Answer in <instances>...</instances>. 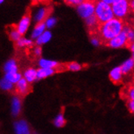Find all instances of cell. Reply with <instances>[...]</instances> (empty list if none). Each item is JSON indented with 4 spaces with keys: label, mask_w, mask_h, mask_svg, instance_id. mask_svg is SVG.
Segmentation results:
<instances>
[{
    "label": "cell",
    "mask_w": 134,
    "mask_h": 134,
    "mask_svg": "<svg viewBox=\"0 0 134 134\" xmlns=\"http://www.w3.org/2000/svg\"><path fill=\"white\" fill-rule=\"evenodd\" d=\"M124 23L121 19L115 17L106 23L101 24L97 34L101 38L102 44H106L108 41L111 40L121 34L124 29Z\"/></svg>",
    "instance_id": "cell-1"
},
{
    "label": "cell",
    "mask_w": 134,
    "mask_h": 134,
    "mask_svg": "<svg viewBox=\"0 0 134 134\" xmlns=\"http://www.w3.org/2000/svg\"><path fill=\"white\" fill-rule=\"evenodd\" d=\"M94 15L98 19L100 25L115 18L111 5L101 1H98V0L95 5V14H94Z\"/></svg>",
    "instance_id": "cell-2"
},
{
    "label": "cell",
    "mask_w": 134,
    "mask_h": 134,
    "mask_svg": "<svg viewBox=\"0 0 134 134\" xmlns=\"http://www.w3.org/2000/svg\"><path fill=\"white\" fill-rule=\"evenodd\" d=\"M111 7L115 17L121 20L129 14L131 9L129 0H115L111 4Z\"/></svg>",
    "instance_id": "cell-3"
},
{
    "label": "cell",
    "mask_w": 134,
    "mask_h": 134,
    "mask_svg": "<svg viewBox=\"0 0 134 134\" xmlns=\"http://www.w3.org/2000/svg\"><path fill=\"white\" fill-rule=\"evenodd\" d=\"M95 0H85L84 3L76 7V11L79 15L84 20L87 19L95 14Z\"/></svg>",
    "instance_id": "cell-4"
},
{
    "label": "cell",
    "mask_w": 134,
    "mask_h": 134,
    "mask_svg": "<svg viewBox=\"0 0 134 134\" xmlns=\"http://www.w3.org/2000/svg\"><path fill=\"white\" fill-rule=\"evenodd\" d=\"M31 91H32V87L30 86V83L26 81L25 78H21L14 88V93L18 97L21 98L25 97Z\"/></svg>",
    "instance_id": "cell-5"
},
{
    "label": "cell",
    "mask_w": 134,
    "mask_h": 134,
    "mask_svg": "<svg viewBox=\"0 0 134 134\" xmlns=\"http://www.w3.org/2000/svg\"><path fill=\"white\" fill-rule=\"evenodd\" d=\"M106 46L111 47V48H121V47H127L128 45V39H127V34L125 31L123 30V32L120 34L118 36L114 37L111 40L108 41L106 44Z\"/></svg>",
    "instance_id": "cell-6"
},
{
    "label": "cell",
    "mask_w": 134,
    "mask_h": 134,
    "mask_svg": "<svg viewBox=\"0 0 134 134\" xmlns=\"http://www.w3.org/2000/svg\"><path fill=\"white\" fill-rule=\"evenodd\" d=\"M120 97L125 102L134 101V85L131 82L125 85L120 91Z\"/></svg>",
    "instance_id": "cell-7"
},
{
    "label": "cell",
    "mask_w": 134,
    "mask_h": 134,
    "mask_svg": "<svg viewBox=\"0 0 134 134\" xmlns=\"http://www.w3.org/2000/svg\"><path fill=\"white\" fill-rule=\"evenodd\" d=\"M30 23H31L30 15H29V13H27L20 19L19 23L17 24L16 25H15V28H16V29L18 30V32L21 35H24V34H26L27 30L29 29Z\"/></svg>",
    "instance_id": "cell-8"
},
{
    "label": "cell",
    "mask_w": 134,
    "mask_h": 134,
    "mask_svg": "<svg viewBox=\"0 0 134 134\" xmlns=\"http://www.w3.org/2000/svg\"><path fill=\"white\" fill-rule=\"evenodd\" d=\"M122 76L123 72L120 67H117L114 68L109 74V78L111 81V82L115 85H121L122 84Z\"/></svg>",
    "instance_id": "cell-9"
},
{
    "label": "cell",
    "mask_w": 134,
    "mask_h": 134,
    "mask_svg": "<svg viewBox=\"0 0 134 134\" xmlns=\"http://www.w3.org/2000/svg\"><path fill=\"white\" fill-rule=\"evenodd\" d=\"M49 9L46 7H41L39 8L35 15H34V20L37 22V24L45 22V20L49 17Z\"/></svg>",
    "instance_id": "cell-10"
},
{
    "label": "cell",
    "mask_w": 134,
    "mask_h": 134,
    "mask_svg": "<svg viewBox=\"0 0 134 134\" xmlns=\"http://www.w3.org/2000/svg\"><path fill=\"white\" fill-rule=\"evenodd\" d=\"M15 129L16 134H30V130L27 123L24 120H20L15 124Z\"/></svg>",
    "instance_id": "cell-11"
},
{
    "label": "cell",
    "mask_w": 134,
    "mask_h": 134,
    "mask_svg": "<svg viewBox=\"0 0 134 134\" xmlns=\"http://www.w3.org/2000/svg\"><path fill=\"white\" fill-rule=\"evenodd\" d=\"M46 26L45 25V23H39L37 24L36 26L34 27V30H33V33H32V38L34 39H37L39 37H40L45 31H46Z\"/></svg>",
    "instance_id": "cell-12"
},
{
    "label": "cell",
    "mask_w": 134,
    "mask_h": 134,
    "mask_svg": "<svg viewBox=\"0 0 134 134\" xmlns=\"http://www.w3.org/2000/svg\"><path fill=\"white\" fill-rule=\"evenodd\" d=\"M124 30L125 31L126 34H127V39H128L127 48H130V46L134 43V27L125 25Z\"/></svg>",
    "instance_id": "cell-13"
},
{
    "label": "cell",
    "mask_w": 134,
    "mask_h": 134,
    "mask_svg": "<svg viewBox=\"0 0 134 134\" xmlns=\"http://www.w3.org/2000/svg\"><path fill=\"white\" fill-rule=\"evenodd\" d=\"M122 72L124 75H127L129 73H130L133 70L134 68V61L133 59L131 58L129 59H128L127 61H125L124 64L120 66Z\"/></svg>",
    "instance_id": "cell-14"
},
{
    "label": "cell",
    "mask_w": 134,
    "mask_h": 134,
    "mask_svg": "<svg viewBox=\"0 0 134 134\" xmlns=\"http://www.w3.org/2000/svg\"><path fill=\"white\" fill-rule=\"evenodd\" d=\"M4 71L6 73H15L18 71V67L16 65V62L14 59H10L4 66Z\"/></svg>",
    "instance_id": "cell-15"
},
{
    "label": "cell",
    "mask_w": 134,
    "mask_h": 134,
    "mask_svg": "<svg viewBox=\"0 0 134 134\" xmlns=\"http://www.w3.org/2000/svg\"><path fill=\"white\" fill-rule=\"evenodd\" d=\"M38 64L40 65L42 68H52L54 69L59 64L55 61H51V60H47L44 59H41L38 62Z\"/></svg>",
    "instance_id": "cell-16"
},
{
    "label": "cell",
    "mask_w": 134,
    "mask_h": 134,
    "mask_svg": "<svg viewBox=\"0 0 134 134\" xmlns=\"http://www.w3.org/2000/svg\"><path fill=\"white\" fill-rule=\"evenodd\" d=\"M51 33L50 31L46 30L45 32L39 37L37 39H36V44L37 46H41L42 44H45L46 42H48L51 39Z\"/></svg>",
    "instance_id": "cell-17"
},
{
    "label": "cell",
    "mask_w": 134,
    "mask_h": 134,
    "mask_svg": "<svg viewBox=\"0 0 134 134\" xmlns=\"http://www.w3.org/2000/svg\"><path fill=\"white\" fill-rule=\"evenodd\" d=\"M25 78L29 83L34 82L37 78V71L34 68H29L25 72Z\"/></svg>",
    "instance_id": "cell-18"
},
{
    "label": "cell",
    "mask_w": 134,
    "mask_h": 134,
    "mask_svg": "<svg viewBox=\"0 0 134 134\" xmlns=\"http://www.w3.org/2000/svg\"><path fill=\"white\" fill-rule=\"evenodd\" d=\"M55 73L54 69L52 68H40L37 70V79H42L46 78L49 76H51L52 74Z\"/></svg>",
    "instance_id": "cell-19"
},
{
    "label": "cell",
    "mask_w": 134,
    "mask_h": 134,
    "mask_svg": "<svg viewBox=\"0 0 134 134\" xmlns=\"http://www.w3.org/2000/svg\"><path fill=\"white\" fill-rule=\"evenodd\" d=\"M8 35H9V37L12 41L16 42H18L20 39L21 38V34L18 32V30L15 28V26H11L10 27V29L8 30Z\"/></svg>",
    "instance_id": "cell-20"
},
{
    "label": "cell",
    "mask_w": 134,
    "mask_h": 134,
    "mask_svg": "<svg viewBox=\"0 0 134 134\" xmlns=\"http://www.w3.org/2000/svg\"><path fill=\"white\" fill-rule=\"evenodd\" d=\"M65 64V68H66V71H80L81 69H83L84 66L79 64L78 63L76 62H71V63H66Z\"/></svg>",
    "instance_id": "cell-21"
},
{
    "label": "cell",
    "mask_w": 134,
    "mask_h": 134,
    "mask_svg": "<svg viewBox=\"0 0 134 134\" xmlns=\"http://www.w3.org/2000/svg\"><path fill=\"white\" fill-rule=\"evenodd\" d=\"M15 44H16V46L18 47L23 48V47H31V46H33L34 42H33L32 40H30V39L21 37L18 42H15Z\"/></svg>",
    "instance_id": "cell-22"
},
{
    "label": "cell",
    "mask_w": 134,
    "mask_h": 134,
    "mask_svg": "<svg viewBox=\"0 0 134 134\" xmlns=\"http://www.w3.org/2000/svg\"><path fill=\"white\" fill-rule=\"evenodd\" d=\"M20 111V100L18 97H15L12 100V114L17 115Z\"/></svg>",
    "instance_id": "cell-23"
},
{
    "label": "cell",
    "mask_w": 134,
    "mask_h": 134,
    "mask_svg": "<svg viewBox=\"0 0 134 134\" xmlns=\"http://www.w3.org/2000/svg\"><path fill=\"white\" fill-rule=\"evenodd\" d=\"M5 78L7 80H8L12 83H17L20 79H21V75L19 72L15 73H6Z\"/></svg>",
    "instance_id": "cell-24"
},
{
    "label": "cell",
    "mask_w": 134,
    "mask_h": 134,
    "mask_svg": "<svg viewBox=\"0 0 134 134\" xmlns=\"http://www.w3.org/2000/svg\"><path fill=\"white\" fill-rule=\"evenodd\" d=\"M54 124H55V126H57V127H59V128L64 127V126L66 124V120L64 119L63 112H60L59 115L56 117V119L54 120Z\"/></svg>",
    "instance_id": "cell-25"
},
{
    "label": "cell",
    "mask_w": 134,
    "mask_h": 134,
    "mask_svg": "<svg viewBox=\"0 0 134 134\" xmlns=\"http://www.w3.org/2000/svg\"><path fill=\"white\" fill-rule=\"evenodd\" d=\"M12 84L13 83H12L8 80H7V79L4 77L1 81V87H2L3 90H11L13 89V85Z\"/></svg>",
    "instance_id": "cell-26"
},
{
    "label": "cell",
    "mask_w": 134,
    "mask_h": 134,
    "mask_svg": "<svg viewBox=\"0 0 134 134\" xmlns=\"http://www.w3.org/2000/svg\"><path fill=\"white\" fill-rule=\"evenodd\" d=\"M56 22H57V20L55 18L53 17V16H49L45 20L44 23H45V25H46L47 29H51V28H53L54 26V25L56 24Z\"/></svg>",
    "instance_id": "cell-27"
},
{
    "label": "cell",
    "mask_w": 134,
    "mask_h": 134,
    "mask_svg": "<svg viewBox=\"0 0 134 134\" xmlns=\"http://www.w3.org/2000/svg\"><path fill=\"white\" fill-rule=\"evenodd\" d=\"M85 0H64V2L70 5V6H75V7H77L80 4H81L82 3H84Z\"/></svg>",
    "instance_id": "cell-28"
},
{
    "label": "cell",
    "mask_w": 134,
    "mask_h": 134,
    "mask_svg": "<svg viewBox=\"0 0 134 134\" xmlns=\"http://www.w3.org/2000/svg\"><path fill=\"white\" fill-rule=\"evenodd\" d=\"M34 54L35 57H39L42 54V48L40 46H37L34 49Z\"/></svg>",
    "instance_id": "cell-29"
},
{
    "label": "cell",
    "mask_w": 134,
    "mask_h": 134,
    "mask_svg": "<svg viewBox=\"0 0 134 134\" xmlns=\"http://www.w3.org/2000/svg\"><path fill=\"white\" fill-rule=\"evenodd\" d=\"M126 104H127V107L129 109V111L134 114V101H132V102H126Z\"/></svg>",
    "instance_id": "cell-30"
},
{
    "label": "cell",
    "mask_w": 134,
    "mask_h": 134,
    "mask_svg": "<svg viewBox=\"0 0 134 134\" xmlns=\"http://www.w3.org/2000/svg\"><path fill=\"white\" fill-rule=\"evenodd\" d=\"M98 1H101V2H103V3H106L107 4L111 5L113 3V2L115 1V0H98Z\"/></svg>",
    "instance_id": "cell-31"
},
{
    "label": "cell",
    "mask_w": 134,
    "mask_h": 134,
    "mask_svg": "<svg viewBox=\"0 0 134 134\" xmlns=\"http://www.w3.org/2000/svg\"><path fill=\"white\" fill-rule=\"evenodd\" d=\"M131 51H132V59H133V61H134V43L130 46V48H129Z\"/></svg>",
    "instance_id": "cell-32"
},
{
    "label": "cell",
    "mask_w": 134,
    "mask_h": 134,
    "mask_svg": "<svg viewBox=\"0 0 134 134\" xmlns=\"http://www.w3.org/2000/svg\"><path fill=\"white\" fill-rule=\"evenodd\" d=\"M130 8L132 11L134 12V0H132V1L130 2Z\"/></svg>",
    "instance_id": "cell-33"
},
{
    "label": "cell",
    "mask_w": 134,
    "mask_h": 134,
    "mask_svg": "<svg viewBox=\"0 0 134 134\" xmlns=\"http://www.w3.org/2000/svg\"><path fill=\"white\" fill-rule=\"evenodd\" d=\"M44 1H46V0H33V2H34V3H39V2H44Z\"/></svg>",
    "instance_id": "cell-34"
},
{
    "label": "cell",
    "mask_w": 134,
    "mask_h": 134,
    "mask_svg": "<svg viewBox=\"0 0 134 134\" xmlns=\"http://www.w3.org/2000/svg\"><path fill=\"white\" fill-rule=\"evenodd\" d=\"M131 83H132L134 85V72H133V73L132 75V81H131Z\"/></svg>",
    "instance_id": "cell-35"
},
{
    "label": "cell",
    "mask_w": 134,
    "mask_h": 134,
    "mask_svg": "<svg viewBox=\"0 0 134 134\" xmlns=\"http://www.w3.org/2000/svg\"><path fill=\"white\" fill-rule=\"evenodd\" d=\"M4 2V0H0V3H3Z\"/></svg>",
    "instance_id": "cell-36"
}]
</instances>
